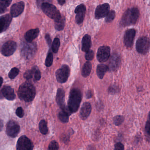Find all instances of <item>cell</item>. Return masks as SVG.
<instances>
[{
	"instance_id": "cell-36",
	"label": "cell",
	"mask_w": 150,
	"mask_h": 150,
	"mask_svg": "<svg viewBox=\"0 0 150 150\" xmlns=\"http://www.w3.org/2000/svg\"><path fill=\"white\" fill-rule=\"evenodd\" d=\"M94 56V53L93 51L92 50H89L87 52H86L85 58L88 61H91L93 59Z\"/></svg>"
},
{
	"instance_id": "cell-38",
	"label": "cell",
	"mask_w": 150,
	"mask_h": 150,
	"mask_svg": "<svg viewBox=\"0 0 150 150\" xmlns=\"http://www.w3.org/2000/svg\"><path fill=\"white\" fill-rule=\"evenodd\" d=\"M16 114L17 116L20 117V118H22L24 116V111L21 107H19L17 108V110H16Z\"/></svg>"
},
{
	"instance_id": "cell-21",
	"label": "cell",
	"mask_w": 150,
	"mask_h": 150,
	"mask_svg": "<svg viewBox=\"0 0 150 150\" xmlns=\"http://www.w3.org/2000/svg\"><path fill=\"white\" fill-rule=\"evenodd\" d=\"M39 33V30L38 28L30 30L25 34V39L28 42H31L34 39H35L38 36Z\"/></svg>"
},
{
	"instance_id": "cell-12",
	"label": "cell",
	"mask_w": 150,
	"mask_h": 150,
	"mask_svg": "<svg viewBox=\"0 0 150 150\" xmlns=\"http://www.w3.org/2000/svg\"><path fill=\"white\" fill-rule=\"evenodd\" d=\"M110 5L108 3L100 5L96 7L95 17L96 20L102 19L107 16L110 11Z\"/></svg>"
},
{
	"instance_id": "cell-16",
	"label": "cell",
	"mask_w": 150,
	"mask_h": 150,
	"mask_svg": "<svg viewBox=\"0 0 150 150\" xmlns=\"http://www.w3.org/2000/svg\"><path fill=\"white\" fill-rule=\"evenodd\" d=\"M12 20V16L10 14H6L0 17V33L7 29Z\"/></svg>"
},
{
	"instance_id": "cell-19",
	"label": "cell",
	"mask_w": 150,
	"mask_h": 150,
	"mask_svg": "<svg viewBox=\"0 0 150 150\" xmlns=\"http://www.w3.org/2000/svg\"><path fill=\"white\" fill-rule=\"evenodd\" d=\"M1 92L4 97L9 100H13L15 98L16 95L14 91L11 87L8 86L4 87L1 90Z\"/></svg>"
},
{
	"instance_id": "cell-30",
	"label": "cell",
	"mask_w": 150,
	"mask_h": 150,
	"mask_svg": "<svg viewBox=\"0 0 150 150\" xmlns=\"http://www.w3.org/2000/svg\"><path fill=\"white\" fill-rule=\"evenodd\" d=\"M115 12L114 10H111L106 16L105 22L106 23H110L115 19Z\"/></svg>"
},
{
	"instance_id": "cell-29",
	"label": "cell",
	"mask_w": 150,
	"mask_h": 150,
	"mask_svg": "<svg viewBox=\"0 0 150 150\" xmlns=\"http://www.w3.org/2000/svg\"><path fill=\"white\" fill-rule=\"evenodd\" d=\"M124 120V117L119 115L116 116L114 117L113 122L115 125L116 126H119L123 122Z\"/></svg>"
},
{
	"instance_id": "cell-27",
	"label": "cell",
	"mask_w": 150,
	"mask_h": 150,
	"mask_svg": "<svg viewBox=\"0 0 150 150\" xmlns=\"http://www.w3.org/2000/svg\"><path fill=\"white\" fill-rule=\"evenodd\" d=\"M69 116L70 115L68 113L62 110L60 111L58 114V117L59 120L64 123L68 122L69 121Z\"/></svg>"
},
{
	"instance_id": "cell-10",
	"label": "cell",
	"mask_w": 150,
	"mask_h": 150,
	"mask_svg": "<svg viewBox=\"0 0 150 150\" xmlns=\"http://www.w3.org/2000/svg\"><path fill=\"white\" fill-rule=\"evenodd\" d=\"M20 125L15 121H10L7 124L6 132L7 135L11 137H17L20 132Z\"/></svg>"
},
{
	"instance_id": "cell-32",
	"label": "cell",
	"mask_w": 150,
	"mask_h": 150,
	"mask_svg": "<svg viewBox=\"0 0 150 150\" xmlns=\"http://www.w3.org/2000/svg\"><path fill=\"white\" fill-rule=\"evenodd\" d=\"M36 68H33V69L30 70H28L24 74V77L26 79L29 80L31 79H32L33 77V74H35V70Z\"/></svg>"
},
{
	"instance_id": "cell-9",
	"label": "cell",
	"mask_w": 150,
	"mask_h": 150,
	"mask_svg": "<svg viewBox=\"0 0 150 150\" xmlns=\"http://www.w3.org/2000/svg\"><path fill=\"white\" fill-rule=\"evenodd\" d=\"M110 55V49L108 46H102L98 49L97 59L100 63H104L108 61Z\"/></svg>"
},
{
	"instance_id": "cell-43",
	"label": "cell",
	"mask_w": 150,
	"mask_h": 150,
	"mask_svg": "<svg viewBox=\"0 0 150 150\" xmlns=\"http://www.w3.org/2000/svg\"><path fill=\"white\" fill-rule=\"evenodd\" d=\"M66 1H64V0H59V1H58V2L59 5H60V6H63V5H64Z\"/></svg>"
},
{
	"instance_id": "cell-5",
	"label": "cell",
	"mask_w": 150,
	"mask_h": 150,
	"mask_svg": "<svg viewBox=\"0 0 150 150\" xmlns=\"http://www.w3.org/2000/svg\"><path fill=\"white\" fill-rule=\"evenodd\" d=\"M150 46V40L147 37H141L137 40L136 49L137 51L140 54H146L149 51Z\"/></svg>"
},
{
	"instance_id": "cell-23",
	"label": "cell",
	"mask_w": 150,
	"mask_h": 150,
	"mask_svg": "<svg viewBox=\"0 0 150 150\" xmlns=\"http://www.w3.org/2000/svg\"><path fill=\"white\" fill-rule=\"evenodd\" d=\"M92 65L90 62H86L83 65L81 71V74L84 78H86L89 76L92 70Z\"/></svg>"
},
{
	"instance_id": "cell-8",
	"label": "cell",
	"mask_w": 150,
	"mask_h": 150,
	"mask_svg": "<svg viewBox=\"0 0 150 150\" xmlns=\"http://www.w3.org/2000/svg\"><path fill=\"white\" fill-rule=\"evenodd\" d=\"M17 44L14 41H10L5 43L1 49V54L6 57L13 55L17 49Z\"/></svg>"
},
{
	"instance_id": "cell-2",
	"label": "cell",
	"mask_w": 150,
	"mask_h": 150,
	"mask_svg": "<svg viewBox=\"0 0 150 150\" xmlns=\"http://www.w3.org/2000/svg\"><path fill=\"white\" fill-rule=\"evenodd\" d=\"M82 93L79 88H74L71 90L67 107L71 114L78 111L82 100Z\"/></svg>"
},
{
	"instance_id": "cell-33",
	"label": "cell",
	"mask_w": 150,
	"mask_h": 150,
	"mask_svg": "<svg viewBox=\"0 0 150 150\" xmlns=\"http://www.w3.org/2000/svg\"><path fill=\"white\" fill-rule=\"evenodd\" d=\"M119 88L118 86L116 85H112L108 88L109 93L111 95H115L119 92Z\"/></svg>"
},
{
	"instance_id": "cell-25",
	"label": "cell",
	"mask_w": 150,
	"mask_h": 150,
	"mask_svg": "<svg viewBox=\"0 0 150 150\" xmlns=\"http://www.w3.org/2000/svg\"><path fill=\"white\" fill-rule=\"evenodd\" d=\"M12 2V1H0V14L6 12L8 7Z\"/></svg>"
},
{
	"instance_id": "cell-14",
	"label": "cell",
	"mask_w": 150,
	"mask_h": 150,
	"mask_svg": "<svg viewBox=\"0 0 150 150\" xmlns=\"http://www.w3.org/2000/svg\"><path fill=\"white\" fill-rule=\"evenodd\" d=\"M86 8L84 4H81L75 8V12L76 14L75 21L77 24H81L84 20L86 15Z\"/></svg>"
},
{
	"instance_id": "cell-4",
	"label": "cell",
	"mask_w": 150,
	"mask_h": 150,
	"mask_svg": "<svg viewBox=\"0 0 150 150\" xmlns=\"http://www.w3.org/2000/svg\"><path fill=\"white\" fill-rule=\"evenodd\" d=\"M41 7L44 13L51 19L54 20V21H58L62 17L59 11L52 4L45 2L42 3Z\"/></svg>"
},
{
	"instance_id": "cell-35",
	"label": "cell",
	"mask_w": 150,
	"mask_h": 150,
	"mask_svg": "<svg viewBox=\"0 0 150 150\" xmlns=\"http://www.w3.org/2000/svg\"><path fill=\"white\" fill-rule=\"evenodd\" d=\"M59 146V144L55 140L51 141L49 144L48 150H58Z\"/></svg>"
},
{
	"instance_id": "cell-37",
	"label": "cell",
	"mask_w": 150,
	"mask_h": 150,
	"mask_svg": "<svg viewBox=\"0 0 150 150\" xmlns=\"http://www.w3.org/2000/svg\"><path fill=\"white\" fill-rule=\"evenodd\" d=\"M149 116H150V115H148V120L146 122L145 127V133L146 134V136L148 137V139H149V138H150V122Z\"/></svg>"
},
{
	"instance_id": "cell-28",
	"label": "cell",
	"mask_w": 150,
	"mask_h": 150,
	"mask_svg": "<svg viewBox=\"0 0 150 150\" xmlns=\"http://www.w3.org/2000/svg\"><path fill=\"white\" fill-rule=\"evenodd\" d=\"M60 45V40L59 38H56L54 39L52 46V49L54 53H57L58 51Z\"/></svg>"
},
{
	"instance_id": "cell-3",
	"label": "cell",
	"mask_w": 150,
	"mask_h": 150,
	"mask_svg": "<svg viewBox=\"0 0 150 150\" xmlns=\"http://www.w3.org/2000/svg\"><path fill=\"white\" fill-rule=\"evenodd\" d=\"M139 15L138 8L135 7L129 8L123 15L120 24L123 27L135 25L138 19Z\"/></svg>"
},
{
	"instance_id": "cell-22",
	"label": "cell",
	"mask_w": 150,
	"mask_h": 150,
	"mask_svg": "<svg viewBox=\"0 0 150 150\" xmlns=\"http://www.w3.org/2000/svg\"><path fill=\"white\" fill-rule=\"evenodd\" d=\"M109 71L108 66L104 64H100L97 67L96 73L98 78L100 79H103L105 73Z\"/></svg>"
},
{
	"instance_id": "cell-34",
	"label": "cell",
	"mask_w": 150,
	"mask_h": 150,
	"mask_svg": "<svg viewBox=\"0 0 150 150\" xmlns=\"http://www.w3.org/2000/svg\"><path fill=\"white\" fill-rule=\"evenodd\" d=\"M19 69L16 67H14V68H12L10 71L9 72L8 76L10 79H14L19 74Z\"/></svg>"
},
{
	"instance_id": "cell-11",
	"label": "cell",
	"mask_w": 150,
	"mask_h": 150,
	"mask_svg": "<svg viewBox=\"0 0 150 150\" xmlns=\"http://www.w3.org/2000/svg\"><path fill=\"white\" fill-rule=\"evenodd\" d=\"M65 94L64 89L62 88H58L57 92L56 101L58 105L59 106L61 110L68 113L69 115L71 114L68 110V108L65 105Z\"/></svg>"
},
{
	"instance_id": "cell-20",
	"label": "cell",
	"mask_w": 150,
	"mask_h": 150,
	"mask_svg": "<svg viewBox=\"0 0 150 150\" xmlns=\"http://www.w3.org/2000/svg\"><path fill=\"white\" fill-rule=\"evenodd\" d=\"M92 46L91 37L88 35H86L82 40V47L81 50L84 52H87L90 50Z\"/></svg>"
},
{
	"instance_id": "cell-6",
	"label": "cell",
	"mask_w": 150,
	"mask_h": 150,
	"mask_svg": "<svg viewBox=\"0 0 150 150\" xmlns=\"http://www.w3.org/2000/svg\"><path fill=\"white\" fill-rule=\"evenodd\" d=\"M70 69L67 65H63L61 68L58 69L56 72V76L58 82L65 83L70 76Z\"/></svg>"
},
{
	"instance_id": "cell-15",
	"label": "cell",
	"mask_w": 150,
	"mask_h": 150,
	"mask_svg": "<svg viewBox=\"0 0 150 150\" xmlns=\"http://www.w3.org/2000/svg\"><path fill=\"white\" fill-rule=\"evenodd\" d=\"M121 63V57L120 56L116 53L112 55L110 60L109 64V71H115L118 69Z\"/></svg>"
},
{
	"instance_id": "cell-39",
	"label": "cell",
	"mask_w": 150,
	"mask_h": 150,
	"mask_svg": "<svg viewBox=\"0 0 150 150\" xmlns=\"http://www.w3.org/2000/svg\"><path fill=\"white\" fill-rule=\"evenodd\" d=\"M34 77H35V79L36 81H39L41 79V74L40 71L38 69H37L36 68L35 70Z\"/></svg>"
},
{
	"instance_id": "cell-42",
	"label": "cell",
	"mask_w": 150,
	"mask_h": 150,
	"mask_svg": "<svg viewBox=\"0 0 150 150\" xmlns=\"http://www.w3.org/2000/svg\"><path fill=\"white\" fill-rule=\"evenodd\" d=\"M93 96V93L91 90H88L86 93V97L87 99H90L92 98Z\"/></svg>"
},
{
	"instance_id": "cell-44",
	"label": "cell",
	"mask_w": 150,
	"mask_h": 150,
	"mask_svg": "<svg viewBox=\"0 0 150 150\" xmlns=\"http://www.w3.org/2000/svg\"><path fill=\"white\" fill-rule=\"evenodd\" d=\"M3 79L2 78L0 77V87L2 85V83H3Z\"/></svg>"
},
{
	"instance_id": "cell-1",
	"label": "cell",
	"mask_w": 150,
	"mask_h": 150,
	"mask_svg": "<svg viewBox=\"0 0 150 150\" xmlns=\"http://www.w3.org/2000/svg\"><path fill=\"white\" fill-rule=\"evenodd\" d=\"M35 88L30 82L23 83L18 89V95L19 98L26 102L32 101L35 98Z\"/></svg>"
},
{
	"instance_id": "cell-26",
	"label": "cell",
	"mask_w": 150,
	"mask_h": 150,
	"mask_svg": "<svg viewBox=\"0 0 150 150\" xmlns=\"http://www.w3.org/2000/svg\"><path fill=\"white\" fill-rule=\"evenodd\" d=\"M39 128L40 132L43 135H46L48 132L47 122L44 120H42L39 124Z\"/></svg>"
},
{
	"instance_id": "cell-7",
	"label": "cell",
	"mask_w": 150,
	"mask_h": 150,
	"mask_svg": "<svg viewBox=\"0 0 150 150\" xmlns=\"http://www.w3.org/2000/svg\"><path fill=\"white\" fill-rule=\"evenodd\" d=\"M32 141L25 136L21 137L17 141L16 150H33Z\"/></svg>"
},
{
	"instance_id": "cell-40",
	"label": "cell",
	"mask_w": 150,
	"mask_h": 150,
	"mask_svg": "<svg viewBox=\"0 0 150 150\" xmlns=\"http://www.w3.org/2000/svg\"><path fill=\"white\" fill-rule=\"evenodd\" d=\"M115 150H124V146L122 143L118 142L115 144Z\"/></svg>"
},
{
	"instance_id": "cell-13",
	"label": "cell",
	"mask_w": 150,
	"mask_h": 150,
	"mask_svg": "<svg viewBox=\"0 0 150 150\" xmlns=\"http://www.w3.org/2000/svg\"><path fill=\"white\" fill-rule=\"evenodd\" d=\"M136 31L134 29H130L125 31L124 37V42L125 46L130 48L133 45Z\"/></svg>"
},
{
	"instance_id": "cell-31",
	"label": "cell",
	"mask_w": 150,
	"mask_h": 150,
	"mask_svg": "<svg viewBox=\"0 0 150 150\" xmlns=\"http://www.w3.org/2000/svg\"><path fill=\"white\" fill-rule=\"evenodd\" d=\"M53 54L51 52H50L47 55V58L45 60V65L47 67H50L52 65L53 63Z\"/></svg>"
},
{
	"instance_id": "cell-24",
	"label": "cell",
	"mask_w": 150,
	"mask_h": 150,
	"mask_svg": "<svg viewBox=\"0 0 150 150\" xmlns=\"http://www.w3.org/2000/svg\"><path fill=\"white\" fill-rule=\"evenodd\" d=\"M65 24V18L62 16L58 21H55V29L58 31H61L64 30Z\"/></svg>"
},
{
	"instance_id": "cell-17",
	"label": "cell",
	"mask_w": 150,
	"mask_h": 150,
	"mask_svg": "<svg viewBox=\"0 0 150 150\" xmlns=\"http://www.w3.org/2000/svg\"><path fill=\"white\" fill-rule=\"evenodd\" d=\"M25 4L23 1L14 4L11 8V15L12 17H17L23 12Z\"/></svg>"
},
{
	"instance_id": "cell-18",
	"label": "cell",
	"mask_w": 150,
	"mask_h": 150,
	"mask_svg": "<svg viewBox=\"0 0 150 150\" xmlns=\"http://www.w3.org/2000/svg\"><path fill=\"white\" fill-rule=\"evenodd\" d=\"M92 111V106L88 102H85L81 106L80 111V117L82 120H86Z\"/></svg>"
},
{
	"instance_id": "cell-41",
	"label": "cell",
	"mask_w": 150,
	"mask_h": 150,
	"mask_svg": "<svg viewBox=\"0 0 150 150\" xmlns=\"http://www.w3.org/2000/svg\"><path fill=\"white\" fill-rule=\"evenodd\" d=\"M45 39H46V42H47L48 45L50 47L52 45V39L51 38L49 34H46L45 35Z\"/></svg>"
}]
</instances>
